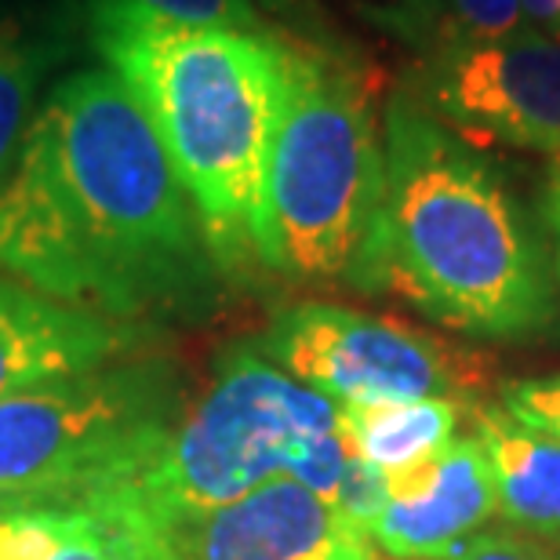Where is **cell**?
Instances as JSON below:
<instances>
[{
  "mask_svg": "<svg viewBox=\"0 0 560 560\" xmlns=\"http://www.w3.org/2000/svg\"><path fill=\"white\" fill-rule=\"evenodd\" d=\"M550 215L560 230V164L553 167V178H550Z\"/></svg>",
  "mask_w": 560,
  "mask_h": 560,
  "instance_id": "603a6c76",
  "label": "cell"
},
{
  "mask_svg": "<svg viewBox=\"0 0 560 560\" xmlns=\"http://www.w3.org/2000/svg\"><path fill=\"white\" fill-rule=\"evenodd\" d=\"M372 19L389 37L416 48V55L488 44L528 30L521 0H386Z\"/></svg>",
  "mask_w": 560,
  "mask_h": 560,
  "instance_id": "5bb4252c",
  "label": "cell"
},
{
  "mask_svg": "<svg viewBox=\"0 0 560 560\" xmlns=\"http://www.w3.org/2000/svg\"><path fill=\"white\" fill-rule=\"evenodd\" d=\"M342 408L302 386L259 346H230L208 389L175 419L153 463L131 485L84 510H208L273 477H295Z\"/></svg>",
  "mask_w": 560,
  "mask_h": 560,
  "instance_id": "5b68a950",
  "label": "cell"
},
{
  "mask_svg": "<svg viewBox=\"0 0 560 560\" xmlns=\"http://www.w3.org/2000/svg\"><path fill=\"white\" fill-rule=\"evenodd\" d=\"M266 353L291 378L342 408L455 400L485 378V361L441 335L335 302H295L280 310L266 335Z\"/></svg>",
  "mask_w": 560,
  "mask_h": 560,
  "instance_id": "52a82bcc",
  "label": "cell"
},
{
  "mask_svg": "<svg viewBox=\"0 0 560 560\" xmlns=\"http://www.w3.org/2000/svg\"><path fill=\"white\" fill-rule=\"evenodd\" d=\"M528 30L560 44V0H521Z\"/></svg>",
  "mask_w": 560,
  "mask_h": 560,
  "instance_id": "7402d4cb",
  "label": "cell"
},
{
  "mask_svg": "<svg viewBox=\"0 0 560 560\" xmlns=\"http://www.w3.org/2000/svg\"><path fill=\"white\" fill-rule=\"evenodd\" d=\"M502 411H510L517 422L560 441V375L524 378V383L506 386Z\"/></svg>",
  "mask_w": 560,
  "mask_h": 560,
  "instance_id": "d6986e66",
  "label": "cell"
},
{
  "mask_svg": "<svg viewBox=\"0 0 560 560\" xmlns=\"http://www.w3.org/2000/svg\"><path fill=\"white\" fill-rule=\"evenodd\" d=\"M215 255L153 125L114 70H77L0 183V273L136 324L208 299Z\"/></svg>",
  "mask_w": 560,
  "mask_h": 560,
  "instance_id": "6da1fadb",
  "label": "cell"
},
{
  "mask_svg": "<svg viewBox=\"0 0 560 560\" xmlns=\"http://www.w3.org/2000/svg\"><path fill=\"white\" fill-rule=\"evenodd\" d=\"M375 560H378V557H375Z\"/></svg>",
  "mask_w": 560,
  "mask_h": 560,
  "instance_id": "d4e9b609",
  "label": "cell"
},
{
  "mask_svg": "<svg viewBox=\"0 0 560 560\" xmlns=\"http://www.w3.org/2000/svg\"><path fill=\"white\" fill-rule=\"evenodd\" d=\"M88 37L136 95L219 270H266V183L288 103V33L200 30L88 0Z\"/></svg>",
  "mask_w": 560,
  "mask_h": 560,
  "instance_id": "3957f363",
  "label": "cell"
},
{
  "mask_svg": "<svg viewBox=\"0 0 560 560\" xmlns=\"http://www.w3.org/2000/svg\"><path fill=\"white\" fill-rule=\"evenodd\" d=\"M458 416L463 405L447 397L400 400V405H346L342 433L350 436L353 452L364 463H372L383 477H397L441 455L455 441Z\"/></svg>",
  "mask_w": 560,
  "mask_h": 560,
  "instance_id": "4fadbf2b",
  "label": "cell"
},
{
  "mask_svg": "<svg viewBox=\"0 0 560 560\" xmlns=\"http://www.w3.org/2000/svg\"><path fill=\"white\" fill-rule=\"evenodd\" d=\"M447 560H557V557H553V550H546V546L524 539V535L480 532L469 542L458 546V550Z\"/></svg>",
  "mask_w": 560,
  "mask_h": 560,
  "instance_id": "44dd1931",
  "label": "cell"
},
{
  "mask_svg": "<svg viewBox=\"0 0 560 560\" xmlns=\"http://www.w3.org/2000/svg\"><path fill=\"white\" fill-rule=\"evenodd\" d=\"M372 560H375V557H372Z\"/></svg>",
  "mask_w": 560,
  "mask_h": 560,
  "instance_id": "cb8c5ba5",
  "label": "cell"
},
{
  "mask_svg": "<svg viewBox=\"0 0 560 560\" xmlns=\"http://www.w3.org/2000/svg\"><path fill=\"white\" fill-rule=\"evenodd\" d=\"M375 73L346 40L288 37V103L266 183V270L350 280L372 241L386 153Z\"/></svg>",
  "mask_w": 560,
  "mask_h": 560,
  "instance_id": "277c9868",
  "label": "cell"
},
{
  "mask_svg": "<svg viewBox=\"0 0 560 560\" xmlns=\"http://www.w3.org/2000/svg\"><path fill=\"white\" fill-rule=\"evenodd\" d=\"M73 524L77 510L0 506V560H51Z\"/></svg>",
  "mask_w": 560,
  "mask_h": 560,
  "instance_id": "2e32d148",
  "label": "cell"
},
{
  "mask_svg": "<svg viewBox=\"0 0 560 560\" xmlns=\"http://www.w3.org/2000/svg\"><path fill=\"white\" fill-rule=\"evenodd\" d=\"M499 513L495 480L477 436L452 441L436 455L433 485L416 499L386 502L368 528L394 560H447Z\"/></svg>",
  "mask_w": 560,
  "mask_h": 560,
  "instance_id": "8fae6325",
  "label": "cell"
},
{
  "mask_svg": "<svg viewBox=\"0 0 560 560\" xmlns=\"http://www.w3.org/2000/svg\"><path fill=\"white\" fill-rule=\"evenodd\" d=\"M139 560H372L375 542L291 477L208 510H92Z\"/></svg>",
  "mask_w": 560,
  "mask_h": 560,
  "instance_id": "ba28073f",
  "label": "cell"
},
{
  "mask_svg": "<svg viewBox=\"0 0 560 560\" xmlns=\"http://www.w3.org/2000/svg\"><path fill=\"white\" fill-rule=\"evenodd\" d=\"M178 419L164 364H106L0 400V506L84 510L131 485Z\"/></svg>",
  "mask_w": 560,
  "mask_h": 560,
  "instance_id": "8992f818",
  "label": "cell"
},
{
  "mask_svg": "<svg viewBox=\"0 0 560 560\" xmlns=\"http://www.w3.org/2000/svg\"><path fill=\"white\" fill-rule=\"evenodd\" d=\"M51 560H139V553L114 521L98 517L92 510H77L70 539Z\"/></svg>",
  "mask_w": 560,
  "mask_h": 560,
  "instance_id": "ac0fdd59",
  "label": "cell"
},
{
  "mask_svg": "<svg viewBox=\"0 0 560 560\" xmlns=\"http://www.w3.org/2000/svg\"><path fill=\"white\" fill-rule=\"evenodd\" d=\"M259 11L273 22L280 33L299 40H313V44H331L342 40L339 33L328 30V19H324L320 0H255Z\"/></svg>",
  "mask_w": 560,
  "mask_h": 560,
  "instance_id": "ffe728a7",
  "label": "cell"
},
{
  "mask_svg": "<svg viewBox=\"0 0 560 560\" xmlns=\"http://www.w3.org/2000/svg\"><path fill=\"white\" fill-rule=\"evenodd\" d=\"M131 342V324L66 306L0 273V400L114 364Z\"/></svg>",
  "mask_w": 560,
  "mask_h": 560,
  "instance_id": "30bf717a",
  "label": "cell"
},
{
  "mask_svg": "<svg viewBox=\"0 0 560 560\" xmlns=\"http://www.w3.org/2000/svg\"><path fill=\"white\" fill-rule=\"evenodd\" d=\"M51 48L15 19H0V183L19 161Z\"/></svg>",
  "mask_w": 560,
  "mask_h": 560,
  "instance_id": "9a60e30c",
  "label": "cell"
},
{
  "mask_svg": "<svg viewBox=\"0 0 560 560\" xmlns=\"http://www.w3.org/2000/svg\"><path fill=\"white\" fill-rule=\"evenodd\" d=\"M400 88L469 145L560 156V44L542 33L419 55Z\"/></svg>",
  "mask_w": 560,
  "mask_h": 560,
  "instance_id": "9c48e42d",
  "label": "cell"
},
{
  "mask_svg": "<svg viewBox=\"0 0 560 560\" xmlns=\"http://www.w3.org/2000/svg\"><path fill=\"white\" fill-rule=\"evenodd\" d=\"M142 11H153L167 22L200 30H241V33H262L273 37L280 33L270 19L262 15L255 0H128Z\"/></svg>",
  "mask_w": 560,
  "mask_h": 560,
  "instance_id": "e0dca14e",
  "label": "cell"
},
{
  "mask_svg": "<svg viewBox=\"0 0 560 560\" xmlns=\"http://www.w3.org/2000/svg\"><path fill=\"white\" fill-rule=\"evenodd\" d=\"M477 441L495 480L499 513L535 539L560 546V441L524 425L510 411L477 416Z\"/></svg>",
  "mask_w": 560,
  "mask_h": 560,
  "instance_id": "7c38bea8",
  "label": "cell"
},
{
  "mask_svg": "<svg viewBox=\"0 0 560 560\" xmlns=\"http://www.w3.org/2000/svg\"><path fill=\"white\" fill-rule=\"evenodd\" d=\"M386 178L350 284L408 299L444 328L528 339L550 328L542 244L495 164L397 88L383 114Z\"/></svg>",
  "mask_w": 560,
  "mask_h": 560,
  "instance_id": "7a4b0ae2",
  "label": "cell"
}]
</instances>
